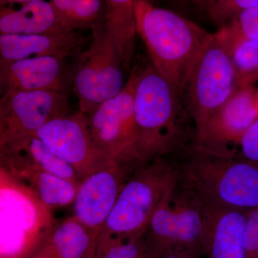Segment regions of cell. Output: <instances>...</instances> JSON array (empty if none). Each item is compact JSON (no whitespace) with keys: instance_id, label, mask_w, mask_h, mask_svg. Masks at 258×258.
Returning <instances> with one entry per match:
<instances>
[{"instance_id":"1","label":"cell","mask_w":258,"mask_h":258,"mask_svg":"<svg viewBox=\"0 0 258 258\" xmlns=\"http://www.w3.org/2000/svg\"><path fill=\"white\" fill-rule=\"evenodd\" d=\"M182 101L151 62L140 68L134 105V158L139 165L169 157L193 142Z\"/></svg>"},{"instance_id":"2","label":"cell","mask_w":258,"mask_h":258,"mask_svg":"<svg viewBox=\"0 0 258 258\" xmlns=\"http://www.w3.org/2000/svg\"><path fill=\"white\" fill-rule=\"evenodd\" d=\"M176 179L214 206L249 212L258 208V164L221 155L193 142L166 157Z\"/></svg>"},{"instance_id":"3","label":"cell","mask_w":258,"mask_h":258,"mask_svg":"<svg viewBox=\"0 0 258 258\" xmlns=\"http://www.w3.org/2000/svg\"><path fill=\"white\" fill-rule=\"evenodd\" d=\"M137 32L151 64L179 96L212 34L171 10L149 1L134 0Z\"/></svg>"},{"instance_id":"4","label":"cell","mask_w":258,"mask_h":258,"mask_svg":"<svg viewBox=\"0 0 258 258\" xmlns=\"http://www.w3.org/2000/svg\"><path fill=\"white\" fill-rule=\"evenodd\" d=\"M176 171L167 158L139 166L120 190L101 232L111 237L132 239L143 235Z\"/></svg>"},{"instance_id":"5","label":"cell","mask_w":258,"mask_h":258,"mask_svg":"<svg viewBox=\"0 0 258 258\" xmlns=\"http://www.w3.org/2000/svg\"><path fill=\"white\" fill-rule=\"evenodd\" d=\"M205 204L176 179L166 189L144 232L149 253L176 249L204 257Z\"/></svg>"},{"instance_id":"6","label":"cell","mask_w":258,"mask_h":258,"mask_svg":"<svg viewBox=\"0 0 258 258\" xmlns=\"http://www.w3.org/2000/svg\"><path fill=\"white\" fill-rule=\"evenodd\" d=\"M240 88L230 51L218 32L212 34L194 66L184 90L186 109L195 122V131Z\"/></svg>"},{"instance_id":"7","label":"cell","mask_w":258,"mask_h":258,"mask_svg":"<svg viewBox=\"0 0 258 258\" xmlns=\"http://www.w3.org/2000/svg\"><path fill=\"white\" fill-rule=\"evenodd\" d=\"M55 222L31 190L0 188V258H29Z\"/></svg>"},{"instance_id":"8","label":"cell","mask_w":258,"mask_h":258,"mask_svg":"<svg viewBox=\"0 0 258 258\" xmlns=\"http://www.w3.org/2000/svg\"><path fill=\"white\" fill-rule=\"evenodd\" d=\"M124 72L103 25L93 29L91 41L79 54L75 70L74 91L81 113L89 114L118 94L124 87Z\"/></svg>"},{"instance_id":"9","label":"cell","mask_w":258,"mask_h":258,"mask_svg":"<svg viewBox=\"0 0 258 258\" xmlns=\"http://www.w3.org/2000/svg\"><path fill=\"white\" fill-rule=\"evenodd\" d=\"M139 72L140 68L135 66L121 91L86 115L93 146L103 159H123L138 164L134 158V105Z\"/></svg>"},{"instance_id":"10","label":"cell","mask_w":258,"mask_h":258,"mask_svg":"<svg viewBox=\"0 0 258 258\" xmlns=\"http://www.w3.org/2000/svg\"><path fill=\"white\" fill-rule=\"evenodd\" d=\"M138 167L121 159H107L83 178L73 204L74 216L83 225L102 230L120 190Z\"/></svg>"},{"instance_id":"11","label":"cell","mask_w":258,"mask_h":258,"mask_svg":"<svg viewBox=\"0 0 258 258\" xmlns=\"http://www.w3.org/2000/svg\"><path fill=\"white\" fill-rule=\"evenodd\" d=\"M70 113L66 93L20 91L5 95L0 106V145L35 135L50 120Z\"/></svg>"},{"instance_id":"12","label":"cell","mask_w":258,"mask_h":258,"mask_svg":"<svg viewBox=\"0 0 258 258\" xmlns=\"http://www.w3.org/2000/svg\"><path fill=\"white\" fill-rule=\"evenodd\" d=\"M258 118V91L241 87L198 130L193 144L205 150L236 157L232 146L239 145L244 132Z\"/></svg>"},{"instance_id":"13","label":"cell","mask_w":258,"mask_h":258,"mask_svg":"<svg viewBox=\"0 0 258 258\" xmlns=\"http://www.w3.org/2000/svg\"><path fill=\"white\" fill-rule=\"evenodd\" d=\"M35 135L72 166L81 180L105 160L95 149L87 117L81 111L71 112L50 120Z\"/></svg>"},{"instance_id":"14","label":"cell","mask_w":258,"mask_h":258,"mask_svg":"<svg viewBox=\"0 0 258 258\" xmlns=\"http://www.w3.org/2000/svg\"><path fill=\"white\" fill-rule=\"evenodd\" d=\"M66 59L57 56H40L0 64L3 96L20 91H51L64 93Z\"/></svg>"},{"instance_id":"15","label":"cell","mask_w":258,"mask_h":258,"mask_svg":"<svg viewBox=\"0 0 258 258\" xmlns=\"http://www.w3.org/2000/svg\"><path fill=\"white\" fill-rule=\"evenodd\" d=\"M246 213L205 204L204 258H246L243 240Z\"/></svg>"},{"instance_id":"16","label":"cell","mask_w":258,"mask_h":258,"mask_svg":"<svg viewBox=\"0 0 258 258\" xmlns=\"http://www.w3.org/2000/svg\"><path fill=\"white\" fill-rule=\"evenodd\" d=\"M82 45L78 32L59 31L43 34L0 33V64L40 57L67 58Z\"/></svg>"},{"instance_id":"17","label":"cell","mask_w":258,"mask_h":258,"mask_svg":"<svg viewBox=\"0 0 258 258\" xmlns=\"http://www.w3.org/2000/svg\"><path fill=\"white\" fill-rule=\"evenodd\" d=\"M101 232L83 225L73 215L55 222L29 258H96Z\"/></svg>"},{"instance_id":"18","label":"cell","mask_w":258,"mask_h":258,"mask_svg":"<svg viewBox=\"0 0 258 258\" xmlns=\"http://www.w3.org/2000/svg\"><path fill=\"white\" fill-rule=\"evenodd\" d=\"M62 31L45 0H0V33L43 34Z\"/></svg>"},{"instance_id":"19","label":"cell","mask_w":258,"mask_h":258,"mask_svg":"<svg viewBox=\"0 0 258 258\" xmlns=\"http://www.w3.org/2000/svg\"><path fill=\"white\" fill-rule=\"evenodd\" d=\"M105 4L103 30L119 57L123 71L129 72L138 34L134 0H106Z\"/></svg>"},{"instance_id":"20","label":"cell","mask_w":258,"mask_h":258,"mask_svg":"<svg viewBox=\"0 0 258 258\" xmlns=\"http://www.w3.org/2000/svg\"><path fill=\"white\" fill-rule=\"evenodd\" d=\"M55 23L61 30L77 32L103 25L106 4L102 0H50Z\"/></svg>"},{"instance_id":"21","label":"cell","mask_w":258,"mask_h":258,"mask_svg":"<svg viewBox=\"0 0 258 258\" xmlns=\"http://www.w3.org/2000/svg\"><path fill=\"white\" fill-rule=\"evenodd\" d=\"M29 188L50 211L73 205L80 183L46 171L34 170L24 174Z\"/></svg>"},{"instance_id":"22","label":"cell","mask_w":258,"mask_h":258,"mask_svg":"<svg viewBox=\"0 0 258 258\" xmlns=\"http://www.w3.org/2000/svg\"><path fill=\"white\" fill-rule=\"evenodd\" d=\"M96 258H151L144 234L132 239L111 237L101 232Z\"/></svg>"},{"instance_id":"23","label":"cell","mask_w":258,"mask_h":258,"mask_svg":"<svg viewBox=\"0 0 258 258\" xmlns=\"http://www.w3.org/2000/svg\"><path fill=\"white\" fill-rule=\"evenodd\" d=\"M229 50L245 40L258 38V3L242 10L225 28L218 31Z\"/></svg>"},{"instance_id":"24","label":"cell","mask_w":258,"mask_h":258,"mask_svg":"<svg viewBox=\"0 0 258 258\" xmlns=\"http://www.w3.org/2000/svg\"><path fill=\"white\" fill-rule=\"evenodd\" d=\"M231 57L240 87L252 86L258 80V38L237 44Z\"/></svg>"},{"instance_id":"25","label":"cell","mask_w":258,"mask_h":258,"mask_svg":"<svg viewBox=\"0 0 258 258\" xmlns=\"http://www.w3.org/2000/svg\"><path fill=\"white\" fill-rule=\"evenodd\" d=\"M193 3L222 29L230 25L242 10L257 4L258 0H208Z\"/></svg>"},{"instance_id":"26","label":"cell","mask_w":258,"mask_h":258,"mask_svg":"<svg viewBox=\"0 0 258 258\" xmlns=\"http://www.w3.org/2000/svg\"><path fill=\"white\" fill-rule=\"evenodd\" d=\"M243 240L246 258H254L258 249V208L246 213Z\"/></svg>"},{"instance_id":"27","label":"cell","mask_w":258,"mask_h":258,"mask_svg":"<svg viewBox=\"0 0 258 258\" xmlns=\"http://www.w3.org/2000/svg\"><path fill=\"white\" fill-rule=\"evenodd\" d=\"M239 145L242 159L258 164V118L244 132Z\"/></svg>"},{"instance_id":"28","label":"cell","mask_w":258,"mask_h":258,"mask_svg":"<svg viewBox=\"0 0 258 258\" xmlns=\"http://www.w3.org/2000/svg\"><path fill=\"white\" fill-rule=\"evenodd\" d=\"M151 258H204L198 254L176 249H161L150 254Z\"/></svg>"},{"instance_id":"29","label":"cell","mask_w":258,"mask_h":258,"mask_svg":"<svg viewBox=\"0 0 258 258\" xmlns=\"http://www.w3.org/2000/svg\"><path fill=\"white\" fill-rule=\"evenodd\" d=\"M3 88H2L1 84H0V106H1L2 101H3Z\"/></svg>"},{"instance_id":"30","label":"cell","mask_w":258,"mask_h":258,"mask_svg":"<svg viewBox=\"0 0 258 258\" xmlns=\"http://www.w3.org/2000/svg\"><path fill=\"white\" fill-rule=\"evenodd\" d=\"M254 258H258V249H257V252H256L255 255H254Z\"/></svg>"}]
</instances>
